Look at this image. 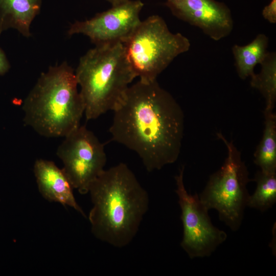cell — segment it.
<instances>
[{"label": "cell", "mask_w": 276, "mask_h": 276, "mask_svg": "<svg viewBox=\"0 0 276 276\" xmlns=\"http://www.w3.org/2000/svg\"><path fill=\"white\" fill-rule=\"evenodd\" d=\"M269 39L264 34H259L254 39L245 45L235 44L232 52L239 77L245 79L254 74V68L260 64L268 52Z\"/></svg>", "instance_id": "4fadbf2b"}, {"label": "cell", "mask_w": 276, "mask_h": 276, "mask_svg": "<svg viewBox=\"0 0 276 276\" xmlns=\"http://www.w3.org/2000/svg\"><path fill=\"white\" fill-rule=\"evenodd\" d=\"M184 170L182 166L175 176V192L183 226L180 246L192 259L209 257L226 240L227 235L212 224L209 210L201 201L199 195L187 192L183 181Z\"/></svg>", "instance_id": "52a82bcc"}, {"label": "cell", "mask_w": 276, "mask_h": 276, "mask_svg": "<svg viewBox=\"0 0 276 276\" xmlns=\"http://www.w3.org/2000/svg\"><path fill=\"white\" fill-rule=\"evenodd\" d=\"M93 204L88 216L98 239L116 247L128 245L137 234L149 207V196L127 165L104 171L91 183Z\"/></svg>", "instance_id": "7a4b0ae2"}, {"label": "cell", "mask_w": 276, "mask_h": 276, "mask_svg": "<svg viewBox=\"0 0 276 276\" xmlns=\"http://www.w3.org/2000/svg\"><path fill=\"white\" fill-rule=\"evenodd\" d=\"M217 136L225 145L227 156L220 169L210 176L199 197L209 210H216L220 220L236 231L247 206L250 195L247 185L251 180L241 153L233 141H228L221 132Z\"/></svg>", "instance_id": "8992f818"}, {"label": "cell", "mask_w": 276, "mask_h": 276, "mask_svg": "<svg viewBox=\"0 0 276 276\" xmlns=\"http://www.w3.org/2000/svg\"><path fill=\"white\" fill-rule=\"evenodd\" d=\"M66 62L42 73L24 101V122L46 137H65L80 125L85 106Z\"/></svg>", "instance_id": "3957f363"}, {"label": "cell", "mask_w": 276, "mask_h": 276, "mask_svg": "<svg viewBox=\"0 0 276 276\" xmlns=\"http://www.w3.org/2000/svg\"><path fill=\"white\" fill-rule=\"evenodd\" d=\"M64 137L57 155L74 189L85 194L104 170L107 158L104 145L84 125H80Z\"/></svg>", "instance_id": "ba28073f"}, {"label": "cell", "mask_w": 276, "mask_h": 276, "mask_svg": "<svg viewBox=\"0 0 276 276\" xmlns=\"http://www.w3.org/2000/svg\"><path fill=\"white\" fill-rule=\"evenodd\" d=\"M262 15L269 22L276 23V0H271L270 3L263 8Z\"/></svg>", "instance_id": "e0dca14e"}, {"label": "cell", "mask_w": 276, "mask_h": 276, "mask_svg": "<svg viewBox=\"0 0 276 276\" xmlns=\"http://www.w3.org/2000/svg\"><path fill=\"white\" fill-rule=\"evenodd\" d=\"M123 42L135 78L145 82L156 80L177 56L190 48L188 38L172 33L164 19L156 15L141 21Z\"/></svg>", "instance_id": "5b68a950"}, {"label": "cell", "mask_w": 276, "mask_h": 276, "mask_svg": "<svg viewBox=\"0 0 276 276\" xmlns=\"http://www.w3.org/2000/svg\"><path fill=\"white\" fill-rule=\"evenodd\" d=\"M258 74L250 77V86L258 90L265 100L264 111H273L276 102V53L268 52L260 64Z\"/></svg>", "instance_id": "9a60e30c"}, {"label": "cell", "mask_w": 276, "mask_h": 276, "mask_svg": "<svg viewBox=\"0 0 276 276\" xmlns=\"http://www.w3.org/2000/svg\"><path fill=\"white\" fill-rule=\"evenodd\" d=\"M34 173L38 190L45 199L72 207L86 217L75 198L74 188L62 169L52 161L39 159L35 162Z\"/></svg>", "instance_id": "8fae6325"}, {"label": "cell", "mask_w": 276, "mask_h": 276, "mask_svg": "<svg viewBox=\"0 0 276 276\" xmlns=\"http://www.w3.org/2000/svg\"><path fill=\"white\" fill-rule=\"evenodd\" d=\"M75 73L87 120L113 111L135 78L121 41L96 45L80 58Z\"/></svg>", "instance_id": "277c9868"}, {"label": "cell", "mask_w": 276, "mask_h": 276, "mask_svg": "<svg viewBox=\"0 0 276 276\" xmlns=\"http://www.w3.org/2000/svg\"><path fill=\"white\" fill-rule=\"evenodd\" d=\"M166 6L177 18L200 29L218 41L233 31L231 12L223 3L215 0H166Z\"/></svg>", "instance_id": "30bf717a"}, {"label": "cell", "mask_w": 276, "mask_h": 276, "mask_svg": "<svg viewBox=\"0 0 276 276\" xmlns=\"http://www.w3.org/2000/svg\"><path fill=\"white\" fill-rule=\"evenodd\" d=\"M254 180L256 182V189L249 196L247 206L264 212L276 202V173L259 170L256 173Z\"/></svg>", "instance_id": "2e32d148"}, {"label": "cell", "mask_w": 276, "mask_h": 276, "mask_svg": "<svg viewBox=\"0 0 276 276\" xmlns=\"http://www.w3.org/2000/svg\"><path fill=\"white\" fill-rule=\"evenodd\" d=\"M42 0H0V35L13 29L26 37L31 36V25L39 13Z\"/></svg>", "instance_id": "7c38bea8"}, {"label": "cell", "mask_w": 276, "mask_h": 276, "mask_svg": "<svg viewBox=\"0 0 276 276\" xmlns=\"http://www.w3.org/2000/svg\"><path fill=\"white\" fill-rule=\"evenodd\" d=\"M112 139L135 152L149 172L175 162L184 133V114L156 80L130 85L113 110Z\"/></svg>", "instance_id": "6da1fadb"}, {"label": "cell", "mask_w": 276, "mask_h": 276, "mask_svg": "<svg viewBox=\"0 0 276 276\" xmlns=\"http://www.w3.org/2000/svg\"><path fill=\"white\" fill-rule=\"evenodd\" d=\"M109 2L112 6H114L121 4L124 2L127 1L128 0H107Z\"/></svg>", "instance_id": "d6986e66"}, {"label": "cell", "mask_w": 276, "mask_h": 276, "mask_svg": "<svg viewBox=\"0 0 276 276\" xmlns=\"http://www.w3.org/2000/svg\"><path fill=\"white\" fill-rule=\"evenodd\" d=\"M143 6L140 0H128L89 19L76 21L67 34H83L95 45L124 42L141 22L139 15Z\"/></svg>", "instance_id": "9c48e42d"}, {"label": "cell", "mask_w": 276, "mask_h": 276, "mask_svg": "<svg viewBox=\"0 0 276 276\" xmlns=\"http://www.w3.org/2000/svg\"><path fill=\"white\" fill-rule=\"evenodd\" d=\"M264 114V128L254 153V162L262 171L276 173V115L273 111Z\"/></svg>", "instance_id": "5bb4252c"}, {"label": "cell", "mask_w": 276, "mask_h": 276, "mask_svg": "<svg viewBox=\"0 0 276 276\" xmlns=\"http://www.w3.org/2000/svg\"><path fill=\"white\" fill-rule=\"evenodd\" d=\"M10 68V63L4 51L0 47V76L6 74Z\"/></svg>", "instance_id": "ac0fdd59"}]
</instances>
